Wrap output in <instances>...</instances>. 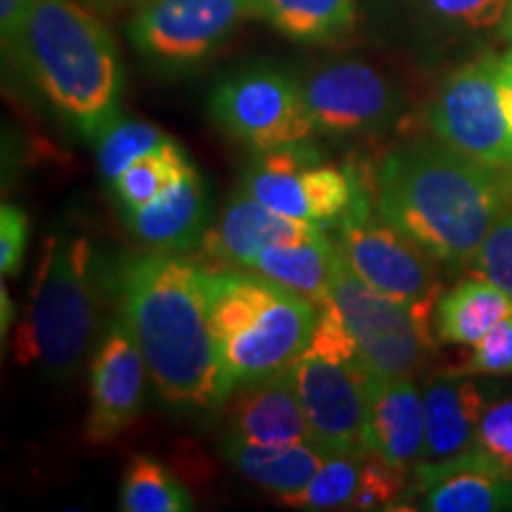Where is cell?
Returning a JSON list of instances; mask_svg holds the SVG:
<instances>
[{"label": "cell", "instance_id": "obj_1", "mask_svg": "<svg viewBox=\"0 0 512 512\" xmlns=\"http://www.w3.org/2000/svg\"><path fill=\"white\" fill-rule=\"evenodd\" d=\"M114 292L157 394L185 413L221 408L235 384L211 330V266L152 249L121 261Z\"/></svg>", "mask_w": 512, "mask_h": 512}, {"label": "cell", "instance_id": "obj_2", "mask_svg": "<svg viewBox=\"0 0 512 512\" xmlns=\"http://www.w3.org/2000/svg\"><path fill=\"white\" fill-rule=\"evenodd\" d=\"M370 197L377 214L434 261L465 266L512 200V183L439 138L415 140L377 164Z\"/></svg>", "mask_w": 512, "mask_h": 512}, {"label": "cell", "instance_id": "obj_3", "mask_svg": "<svg viewBox=\"0 0 512 512\" xmlns=\"http://www.w3.org/2000/svg\"><path fill=\"white\" fill-rule=\"evenodd\" d=\"M10 64L91 143L121 119L124 72L117 41L79 0H36Z\"/></svg>", "mask_w": 512, "mask_h": 512}, {"label": "cell", "instance_id": "obj_4", "mask_svg": "<svg viewBox=\"0 0 512 512\" xmlns=\"http://www.w3.org/2000/svg\"><path fill=\"white\" fill-rule=\"evenodd\" d=\"M211 330L235 387L261 382L309 347L318 304L247 268L211 266Z\"/></svg>", "mask_w": 512, "mask_h": 512}, {"label": "cell", "instance_id": "obj_5", "mask_svg": "<svg viewBox=\"0 0 512 512\" xmlns=\"http://www.w3.org/2000/svg\"><path fill=\"white\" fill-rule=\"evenodd\" d=\"M100 290L91 240L67 233L46 238L27 313L12 342L17 363L55 382L74 377L98 328Z\"/></svg>", "mask_w": 512, "mask_h": 512}, {"label": "cell", "instance_id": "obj_6", "mask_svg": "<svg viewBox=\"0 0 512 512\" xmlns=\"http://www.w3.org/2000/svg\"><path fill=\"white\" fill-rule=\"evenodd\" d=\"M290 370L313 444L325 453L368 451L363 446V427L370 370L358 356L330 294L318 304L309 347Z\"/></svg>", "mask_w": 512, "mask_h": 512}, {"label": "cell", "instance_id": "obj_7", "mask_svg": "<svg viewBox=\"0 0 512 512\" xmlns=\"http://www.w3.org/2000/svg\"><path fill=\"white\" fill-rule=\"evenodd\" d=\"M347 166L356 188L354 200L337 219L339 252L363 283L432 320L434 306L444 292L439 261L377 214L366 176L351 164Z\"/></svg>", "mask_w": 512, "mask_h": 512}, {"label": "cell", "instance_id": "obj_8", "mask_svg": "<svg viewBox=\"0 0 512 512\" xmlns=\"http://www.w3.org/2000/svg\"><path fill=\"white\" fill-rule=\"evenodd\" d=\"M330 299L354 339L358 356L373 373L411 377L432 354V320L363 283L344 261L339 245Z\"/></svg>", "mask_w": 512, "mask_h": 512}, {"label": "cell", "instance_id": "obj_9", "mask_svg": "<svg viewBox=\"0 0 512 512\" xmlns=\"http://www.w3.org/2000/svg\"><path fill=\"white\" fill-rule=\"evenodd\" d=\"M209 117L252 152L299 143L316 133L302 81L271 64H249L223 76L209 95Z\"/></svg>", "mask_w": 512, "mask_h": 512}, {"label": "cell", "instance_id": "obj_10", "mask_svg": "<svg viewBox=\"0 0 512 512\" xmlns=\"http://www.w3.org/2000/svg\"><path fill=\"white\" fill-rule=\"evenodd\" d=\"M441 143L496 171H510V124L501 95V55L482 53L441 81L427 110Z\"/></svg>", "mask_w": 512, "mask_h": 512}, {"label": "cell", "instance_id": "obj_11", "mask_svg": "<svg viewBox=\"0 0 512 512\" xmlns=\"http://www.w3.org/2000/svg\"><path fill=\"white\" fill-rule=\"evenodd\" d=\"M249 17L254 0H143L128 41L159 74H185L219 53Z\"/></svg>", "mask_w": 512, "mask_h": 512}, {"label": "cell", "instance_id": "obj_12", "mask_svg": "<svg viewBox=\"0 0 512 512\" xmlns=\"http://www.w3.org/2000/svg\"><path fill=\"white\" fill-rule=\"evenodd\" d=\"M299 81L316 133H380L387 131L401 112L396 86L368 62L337 60L320 64Z\"/></svg>", "mask_w": 512, "mask_h": 512}, {"label": "cell", "instance_id": "obj_13", "mask_svg": "<svg viewBox=\"0 0 512 512\" xmlns=\"http://www.w3.org/2000/svg\"><path fill=\"white\" fill-rule=\"evenodd\" d=\"M147 375L131 325L124 316L114 318L91 361V401L83 430L88 444H107L133 425L143 411Z\"/></svg>", "mask_w": 512, "mask_h": 512}, {"label": "cell", "instance_id": "obj_14", "mask_svg": "<svg viewBox=\"0 0 512 512\" xmlns=\"http://www.w3.org/2000/svg\"><path fill=\"white\" fill-rule=\"evenodd\" d=\"M363 446L401 470H415L425 453V396L411 377L370 370Z\"/></svg>", "mask_w": 512, "mask_h": 512}, {"label": "cell", "instance_id": "obj_15", "mask_svg": "<svg viewBox=\"0 0 512 512\" xmlns=\"http://www.w3.org/2000/svg\"><path fill=\"white\" fill-rule=\"evenodd\" d=\"M318 230H323V223L278 214L240 188L223 204L221 216L207 228L197 247L202 259L223 268H247L264 247L306 238Z\"/></svg>", "mask_w": 512, "mask_h": 512}, {"label": "cell", "instance_id": "obj_16", "mask_svg": "<svg viewBox=\"0 0 512 512\" xmlns=\"http://www.w3.org/2000/svg\"><path fill=\"white\" fill-rule=\"evenodd\" d=\"M420 510L430 512H498L512 510V475L475 446L460 456L415 467Z\"/></svg>", "mask_w": 512, "mask_h": 512}, {"label": "cell", "instance_id": "obj_17", "mask_svg": "<svg viewBox=\"0 0 512 512\" xmlns=\"http://www.w3.org/2000/svg\"><path fill=\"white\" fill-rule=\"evenodd\" d=\"M209 192L200 171L188 166L164 192L140 209L124 211V223L140 245L155 252H185L207 233Z\"/></svg>", "mask_w": 512, "mask_h": 512}, {"label": "cell", "instance_id": "obj_18", "mask_svg": "<svg viewBox=\"0 0 512 512\" xmlns=\"http://www.w3.org/2000/svg\"><path fill=\"white\" fill-rule=\"evenodd\" d=\"M226 437L259 446L313 441L290 368L261 382L247 384L230 408Z\"/></svg>", "mask_w": 512, "mask_h": 512}, {"label": "cell", "instance_id": "obj_19", "mask_svg": "<svg viewBox=\"0 0 512 512\" xmlns=\"http://www.w3.org/2000/svg\"><path fill=\"white\" fill-rule=\"evenodd\" d=\"M425 453L420 465L444 463L475 446L477 427L486 411V396L477 382L448 373L427 384Z\"/></svg>", "mask_w": 512, "mask_h": 512}, {"label": "cell", "instance_id": "obj_20", "mask_svg": "<svg viewBox=\"0 0 512 512\" xmlns=\"http://www.w3.org/2000/svg\"><path fill=\"white\" fill-rule=\"evenodd\" d=\"M320 162L323 157L309 140L254 152V159L242 174L240 188L278 214L313 221L309 204H306L304 176L311 166Z\"/></svg>", "mask_w": 512, "mask_h": 512}, {"label": "cell", "instance_id": "obj_21", "mask_svg": "<svg viewBox=\"0 0 512 512\" xmlns=\"http://www.w3.org/2000/svg\"><path fill=\"white\" fill-rule=\"evenodd\" d=\"M335 266L337 240L332 242L325 230H318L306 238L264 247L249 261L247 271L264 275L273 283L320 304L330 294Z\"/></svg>", "mask_w": 512, "mask_h": 512}, {"label": "cell", "instance_id": "obj_22", "mask_svg": "<svg viewBox=\"0 0 512 512\" xmlns=\"http://www.w3.org/2000/svg\"><path fill=\"white\" fill-rule=\"evenodd\" d=\"M221 456L242 477L261 486V489L271 491L278 496V501H283L285 496L297 494L311 482L328 453L313 441L287 446H259L223 437Z\"/></svg>", "mask_w": 512, "mask_h": 512}, {"label": "cell", "instance_id": "obj_23", "mask_svg": "<svg viewBox=\"0 0 512 512\" xmlns=\"http://www.w3.org/2000/svg\"><path fill=\"white\" fill-rule=\"evenodd\" d=\"M512 313V297L501 287L472 273L451 290L441 292L434 306V337L441 344L472 347L489 332L498 320Z\"/></svg>", "mask_w": 512, "mask_h": 512}, {"label": "cell", "instance_id": "obj_24", "mask_svg": "<svg viewBox=\"0 0 512 512\" xmlns=\"http://www.w3.org/2000/svg\"><path fill=\"white\" fill-rule=\"evenodd\" d=\"M254 17L306 46L344 41L358 22V0H254Z\"/></svg>", "mask_w": 512, "mask_h": 512}, {"label": "cell", "instance_id": "obj_25", "mask_svg": "<svg viewBox=\"0 0 512 512\" xmlns=\"http://www.w3.org/2000/svg\"><path fill=\"white\" fill-rule=\"evenodd\" d=\"M119 508L126 512L195 510L190 491L159 460L136 456L128 463L119 489Z\"/></svg>", "mask_w": 512, "mask_h": 512}, {"label": "cell", "instance_id": "obj_26", "mask_svg": "<svg viewBox=\"0 0 512 512\" xmlns=\"http://www.w3.org/2000/svg\"><path fill=\"white\" fill-rule=\"evenodd\" d=\"M427 27L448 36H484L505 29L512 0H406Z\"/></svg>", "mask_w": 512, "mask_h": 512}, {"label": "cell", "instance_id": "obj_27", "mask_svg": "<svg viewBox=\"0 0 512 512\" xmlns=\"http://www.w3.org/2000/svg\"><path fill=\"white\" fill-rule=\"evenodd\" d=\"M368 453H328L311 482L297 494L285 496L280 503L299 510H351Z\"/></svg>", "mask_w": 512, "mask_h": 512}, {"label": "cell", "instance_id": "obj_28", "mask_svg": "<svg viewBox=\"0 0 512 512\" xmlns=\"http://www.w3.org/2000/svg\"><path fill=\"white\" fill-rule=\"evenodd\" d=\"M190 159L185 157L183 147L176 140H166L157 150L147 152L136 164H131L114 181V192L119 202L124 204V211L140 209L147 202H152L159 192H164L178 176L188 169Z\"/></svg>", "mask_w": 512, "mask_h": 512}, {"label": "cell", "instance_id": "obj_29", "mask_svg": "<svg viewBox=\"0 0 512 512\" xmlns=\"http://www.w3.org/2000/svg\"><path fill=\"white\" fill-rule=\"evenodd\" d=\"M169 136L150 121H124L119 119L110 131L98 140V166L100 176L114 183L131 164H136L147 152L157 150Z\"/></svg>", "mask_w": 512, "mask_h": 512}, {"label": "cell", "instance_id": "obj_30", "mask_svg": "<svg viewBox=\"0 0 512 512\" xmlns=\"http://www.w3.org/2000/svg\"><path fill=\"white\" fill-rule=\"evenodd\" d=\"M354 188L356 181L349 166L337 169V166L323 162L311 166L304 176V192L311 219L316 223L337 221L354 200Z\"/></svg>", "mask_w": 512, "mask_h": 512}, {"label": "cell", "instance_id": "obj_31", "mask_svg": "<svg viewBox=\"0 0 512 512\" xmlns=\"http://www.w3.org/2000/svg\"><path fill=\"white\" fill-rule=\"evenodd\" d=\"M472 271L512 297V200L498 211L491 223L489 233L472 259Z\"/></svg>", "mask_w": 512, "mask_h": 512}, {"label": "cell", "instance_id": "obj_32", "mask_svg": "<svg viewBox=\"0 0 512 512\" xmlns=\"http://www.w3.org/2000/svg\"><path fill=\"white\" fill-rule=\"evenodd\" d=\"M408 489V472L401 470L387 460H382L375 453H368L363 460L361 486L354 498L351 510H377L392 508L394 501H399L403 491Z\"/></svg>", "mask_w": 512, "mask_h": 512}, {"label": "cell", "instance_id": "obj_33", "mask_svg": "<svg viewBox=\"0 0 512 512\" xmlns=\"http://www.w3.org/2000/svg\"><path fill=\"white\" fill-rule=\"evenodd\" d=\"M451 373L486 377L512 375V313L498 320L477 344H472L470 358Z\"/></svg>", "mask_w": 512, "mask_h": 512}, {"label": "cell", "instance_id": "obj_34", "mask_svg": "<svg viewBox=\"0 0 512 512\" xmlns=\"http://www.w3.org/2000/svg\"><path fill=\"white\" fill-rule=\"evenodd\" d=\"M475 448L512 475V396L486 406L477 427Z\"/></svg>", "mask_w": 512, "mask_h": 512}, {"label": "cell", "instance_id": "obj_35", "mask_svg": "<svg viewBox=\"0 0 512 512\" xmlns=\"http://www.w3.org/2000/svg\"><path fill=\"white\" fill-rule=\"evenodd\" d=\"M29 240V216L15 204L0 209V271L5 278L19 273Z\"/></svg>", "mask_w": 512, "mask_h": 512}, {"label": "cell", "instance_id": "obj_36", "mask_svg": "<svg viewBox=\"0 0 512 512\" xmlns=\"http://www.w3.org/2000/svg\"><path fill=\"white\" fill-rule=\"evenodd\" d=\"M36 0H0V43L5 62L12 60L27 29Z\"/></svg>", "mask_w": 512, "mask_h": 512}, {"label": "cell", "instance_id": "obj_37", "mask_svg": "<svg viewBox=\"0 0 512 512\" xmlns=\"http://www.w3.org/2000/svg\"><path fill=\"white\" fill-rule=\"evenodd\" d=\"M501 95L510 124V171H512V50L501 55Z\"/></svg>", "mask_w": 512, "mask_h": 512}, {"label": "cell", "instance_id": "obj_38", "mask_svg": "<svg viewBox=\"0 0 512 512\" xmlns=\"http://www.w3.org/2000/svg\"><path fill=\"white\" fill-rule=\"evenodd\" d=\"M12 318H15V306H12L10 294L3 285L0 287V337H3V342H5V337H8Z\"/></svg>", "mask_w": 512, "mask_h": 512}, {"label": "cell", "instance_id": "obj_39", "mask_svg": "<svg viewBox=\"0 0 512 512\" xmlns=\"http://www.w3.org/2000/svg\"><path fill=\"white\" fill-rule=\"evenodd\" d=\"M503 34H505V36H508V41L512 43V15H510V19H508V24H505Z\"/></svg>", "mask_w": 512, "mask_h": 512}, {"label": "cell", "instance_id": "obj_40", "mask_svg": "<svg viewBox=\"0 0 512 512\" xmlns=\"http://www.w3.org/2000/svg\"><path fill=\"white\" fill-rule=\"evenodd\" d=\"M100 5H121V3H128V0H98Z\"/></svg>", "mask_w": 512, "mask_h": 512}]
</instances>
